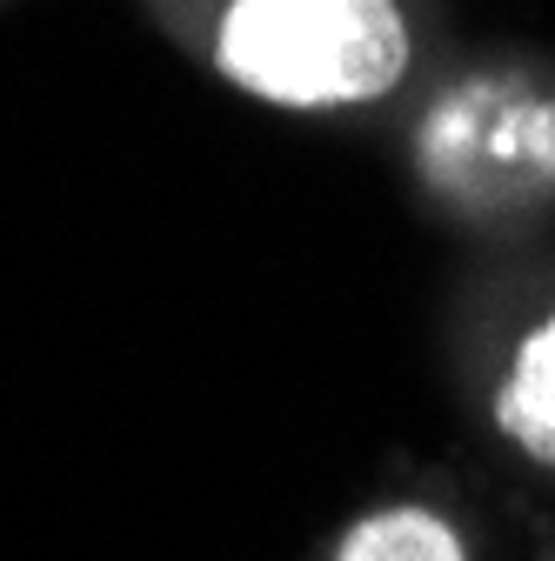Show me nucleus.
Returning <instances> with one entry per match:
<instances>
[{
    "label": "nucleus",
    "instance_id": "f03ea898",
    "mask_svg": "<svg viewBox=\"0 0 555 561\" xmlns=\"http://www.w3.org/2000/svg\"><path fill=\"white\" fill-rule=\"evenodd\" d=\"M496 428L522 455H535V461L555 468V314L535 334H522L516 368H509V381L496 394Z\"/></svg>",
    "mask_w": 555,
    "mask_h": 561
},
{
    "label": "nucleus",
    "instance_id": "f257e3e1",
    "mask_svg": "<svg viewBox=\"0 0 555 561\" xmlns=\"http://www.w3.org/2000/svg\"><path fill=\"white\" fill-rule=\"evenodd\" d=\"M222 75L274 107H355L401 81L408 27L395 0H228Z\"/></svg>",
    "mask_w": 555,
    "mask_h": 561
},
{
    "label": "nucleus",
    "instance_id": "7ed1b4c3",
    "mask_svg": "<svg viewBox=\"0 0 555 561\" xmlns=\"http://www.w3.org/2000/svg\"><path fill=\"white\" fill-rule=\"evenodd\" d=\"M335 561H468L462 535L429 508H382L349 528Z\"/></svg>",
    "mask_w": 555,
    "mask_h": 561
}]
</instances>
